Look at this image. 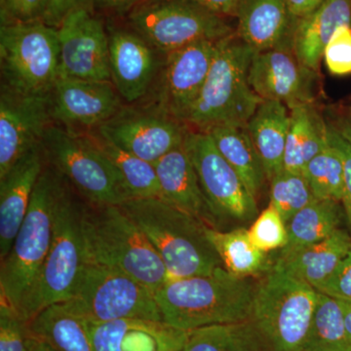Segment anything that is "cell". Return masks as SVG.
<instances>
[{"instance_id": "cell-29", "label": "cell", "mask_w": 351, "mask_h": 351, "mask_svg": "<svg viewBox=\"0 0 351 351\" xmlns=\"http://www.w3.org/2000/svg\"><path fill=\"white\" fill-rule=\"evenodd\" d=\"M245 186L257 199L267 179L265 168L246 126L221 125L206 131Z\"/></svg>"}, {"instance_id": "cell-37", "label": "cell", "mask_w": 351, "mask_h": 351, "mask_svg": "<svg viewBox=\"0 0 351 351\" xmlns=\"http://www.w3.org/2000/svg\"><path fill=\"white\" fill-rule=\"evenodd\" d=\"M248 234L253 244L265 253L282 250L288 243L287 223L271 204L256 219Z\"/></svg>"}, {"instance_id": "cell-21", "label": "cell", "mask_w": 351, "mask_h": 351, "mask_svg": "<svg viewBox=\"0 0 351 351\" xmlns=\"http://www.w3.org/2000/svg\"><path fill=\"white\" fill-rule=\"evenodd\" d=\"M88 327L96 351H181L191 332L147 319L88 321Z\"/></svg>"}, {"instance_id": "cell-23", "label": "cell", "mask_w": 351, "mask_h": 351, "mask_svg": "<svg viewBox=\"0 0 351 351\" xmlns=\"http://www.w3.org/2000/svg\"><path fill=\"white\" fill-rule=\"evenodd\" d=\"M161 198L184 213L214 228L216 215L209 203L184 144L154 163Z\"/></svg>"}, {"instance_id": "cell-28", "label": "cell", "mask_w": 351, "mask_h": 351, "mask_svg": "<svg viewBox=\"0 0 351 351\" xmlns=\"http://www.w3.org/2000/svg\"><path fill=\"white\" fill-rule=\"evenodd\" d=\"M327 131L313 105L291 108L284 170L304 174L307 164L328 145Z\"/></svg>"}, {"instance_id": "cell-1", "label": "cell", "mask_w": 351, "mask_h": 351, "mask_svg": "<svg viewBox=\"0 0 351 351\" xmlns=\"http://www.w3.org/2000/svg\"><path fill=\"white\" fill-rule=\"evenodd\" d=\"M256 287L223 267L207 276L170 279L154 293L164 322L193 331L252 319Z\"/></svg>"}, {"instance_id": "cell-49", "label": "cell", "mask_w": 351, "mask_h": 351, "mask_svg": "<svg viewBox=\"0 0 351 351\" xmlns=\"http://www.w3.org/2000/svg\"><path fill=\"white\" fill-rule=\"evenodd\" d=\"M343 306V316H345V322L346 332L351 341V301H339Z\"/></svg>"}, {"instance_id": "cell-38", "label": "cell", "mask_w": 351, "mask_h": 351, "mask_svg": "<svg viewBox=\"0 0 351 351\" xmlns=\"http://www.w3.org/2000/svg\"><path fill=\"white\" fill-rule=\"evenodd\" d=\"M32 339L29 323L0 300V351H29Z\"/></svg>"}, {"instance_id": "cell-35", "label": "cell", "mask_w": 351, "mask_h": 351, "mask_svg": "<svg viewBox=\"0 0 351 351\" xmlns=\"http://www.w3.org/2000/svg\"><path fill=\"white\" fill-rule=\"evenodd\" d=\"M304 175L316 199L336 202L343 201L345 191L343 158L338 149L330 145L329 142L307 164Z\"/></svg>"}, {"instance_id": "cell-11", "label": "cell", "mask_w": 351, "mask_h": 351, "mask_svg": "<svg viewBox=\"0 0 351 351\" xmlns=\"http://www.w3.org/2000/svg\"><path fill=\"white\" fill-rule=\"evenodd\" d=\"M68 302L89 322L163 321L151 289L125 272L104 265L84 263Z\"/></svg>"}, {"instance_id": "cell-27", "label": "cell", "mask_w": 351, "mask_h": 351, "mask_svg": "<svg viewBox=\"0 0 351 351\" xmlns=\"http://www.w3.org/2000/svg\"><path fill=\"white\" fill-rule=\"evenodd\" d=\"M32 336L58 351H96L88 321L69 302L46 307L29 323Z\"/></svg>"}, {"instance_id": "cell-42", "label": "cell", "mask_w": 351, "mask_h": 351, "mask_svg": "<svg viewBox=\"0 0 351 351\" xmlns=\"http://www.w3.org/2000/svg\"><path fill=\"white\" fill-rule=\"evenodd\" d=\"M328 125V142L332 147H336L341 154L345 171V191H343V202L345 207L346 217L351 228V144L341 138L332 127Z\"/></svg>"}, {"instance_id": "cell-40", "label": "cell", "mask_w": 351, "mask_h": 351, "mask_svg": "<svg viewBox=\"0 0 351 351\" xmlns=\"http://www.w3.org/2000/svg\"><path fill=\"white\" fill-rule=\"evenodd\" d=\"M45 0H0L1 24L43 21Z\"/></svg>"}, {"instance_id": "cell-43", "label": "cell", "mask_w": 351, "mask_h": 351, "mask_svg": "<svg viewBox=\"0 0 351 351\" xmlns=\"http://www.w3.org/2000/svg\"><path fill=\"white\" fill-rule=\"evenodd\" d=\"M82 7H93V0H45L43 22L58 29L69 13Z\"/></svg>"}, {"instance_id": "cell-12", "label": "cell", "mask_w": 351, "mask_h": 351, "mask_svg": "<svg viewBox=\"0 0 351 351\" xmlns=\"http://www.w3.org/2000/svg\"><path fill=\"white\" fill-rule=\"evenodd\" d=\"M184 147L216 217L246 221L257 214V201L206 131L188 130Z\"/></svg>"}, {"instance_id": "cell-33", "label": "cell", "mask_w": 351, "mask_h": 351, "mask_svg": "<svg viewBox=\"0 0 351 351\" xmlns=\"http://www.w3.org/2000/svg\"><path fill=\"white\" fill-rule=\"evenodd\" d=\"M317 293L315 311L302 351H351L341 302Z\"/></svg>"}, {"instance_id": "cell-31", "label": "cell", "mask_w": 351, "mask_h": 351, "mask_svg": "<svg viewBox=\"0 0 351 351\" xmlns=\"http://www.w3.org/2000/svg\"><path fill=\"white\" fill-rule=\"evenodd\" d=\"M205 234L221 258L223 267L232 276L249 278L267 269V253L253 244L248 230L237 228L232 232H221L206 226Z\"/></svg>"}, {"instance_id": "cell-3", "label": "cell", "mask_w": 351, "mask_h": 351, "mask_svg": "<svg viewBox=\"0 0 351 351\" xmlns=\"http://www.w3.org/2000/svg\"><path fill=\"white\" fill-rule=\"evenodd\" d=\"M120 207L149 240L170 279L207 276L223 267L199 219L159 197L131 198Z\"/></svg>"}, {"instance_id": "cell-44", "label": "cell", "mask_w": 351, "mask_h": 351, "mask_svg": "<svg viewBox=\"0 0 351 351\" xmlns=\"http://www.w3.org/2000/svg\"><path fill=\"white\" fill-rule=\"evenodd\" d=\"M221 16H234L241 0H189Z\"/></svg>"}, {"instance_id": "cell-15", "label": "cell", "mask_w": 351, "mask_h": 351, "mask_svg": "<svg viewBox=\"0 0 351 351\" xmlns=\"http://www.w3.org/2000/svg\"><path fill=\"white\" fill-rule=\"evenodd\" d=\"M49 95H29L1 85L0 94V177L40 144L51 125Z\"/></svg>"}, {"instance_id": "cell-45", "label": "cell", "mask_w": 351, "mask_h": 351, "mask_svg": "<svg viewBox=\"0 0 351 351\" xmlns=\"http://www.w3.org/2000/svg\"><path fill=\"white\" fill-rule=\"evenodd\" d=\"M144 0H93V6L110 13H129Z\"/></svg>"}, {"instance_id": "cell-4", "label": "cell", "mask_w": 351, "mask_h": 351, "mask_svg": "<svg viewBox=\"0 0 351 351\" xmlns=\"http://www.w3.org/2000/svg\"><path fill=\"white\" fill-rule=\"evenodd\" d=\"M255 53L237 32L218 41L211 69L184 119V125L199 131L221 125H247L263 101L249 83Z\"/></svg>"}, {"instance_id": "cell-13", "label": "cell", "mask_w": 351, "mask_h": 351, "mask_svg": "<svg viewBox=\"0 0 351 351\" xmlns=\"http://www.w3.org/2000/svg\"><path fill=\"white\" fill-rule=\"evenodd\" d=\"M184 123L157 107L124 108L96 129L120 149L154 164L184 144Z\"/></svg>"}, {"instance_id": "cell-22", "label": "cell", "mask_w": 351, "mask_h": 351, "mask_svg": "<svg viewBox=\"0 0 351 351\" xmlns=\"http://www.w3.org/2000/svg\"><path fill=\"white\" fill-rule=\"evenodd\" d=\"M234 17L237 36L256 52L293 50L298 21L286 0H241Z\"/></svg>"}, {"instance_id": "cell-2", "label": "cell", "mask_w": 351, "mask_h": 351, "mask_svg": "<svg viewBox=\"0 0 351 351\" xmlns=\"http://www.w3.org/2000/svg\"><path fill=\"white\" fill-rule=\"evenodd\" d=\"M82 226L85 263L125 272L154 293L170 280L156 249L121 207L85 201Z\"/></svg>"}, {"instance_id": "cell-34", "label": "cell", "mask_w": 351, "mask_h": 351, "mask_svg": "<svg viewBox=\"0 0 351 351\" xmlns=\"http://www.w3.org/2000/svg\"><path fill=\"white\" fill-rule=\"evenodd\" d=\"M90 134L121 175L132 198H161L160 186L154 164L120 149L97 133Z\"/></svg>"}, {"instance_id": "cell-24", "label": "cell", "mask_w": 351, "mask_h": 351, "mask_svg": "<svg viewBox=\"0 0 351 351\" xmlns=\"http://www.w3.org/2000/svg\"><path fill=\"white\" fill-rule=\"evenodd\" d=\"M343 25L351 27V0H325L298 21L293 40L295 57L306 68L317 71L328 41Z\"/></svg>"}, {"instance_id": "cell-5", "label": "cell", "mask_w": 351, "mask_h": 351, "mask_svg": "<svg viewBox=\"0 0 351 351\" xmlns=\"http://www.w3.org/2000/svg\"><path fill=\"white\" fill-rule=\"evenodd\" d=\"M82 201L63 177L53 211V237L49 252L19 315L31 322L46 307L71 299L85 263L82 237Z\"/></svg>"}, {"instance_id": "cell-16", "label": "cell", "mask_w": 351, "mask_h": 351, "mask_svg": "<svg viewBox=\"0 0 351 351\" xmlns=\"http://www.w3.org/2000/svg\"><path fill=\"white\" fill-rule=\"evenodd\" d=\"M218 41H197L168 53L156 106L184 123L211 69Z\"/></svg>"}, {"instance_id": "cell-19", "label": "cell", "mask_w": 351, "mask_h": 351, "mask_svg": "<svg viewBox=\"0 0 351 351\" xmlns=\"http://www.w3.org/2000/svg\"><path fill=\"white\" fill-rule=\"evenodd\" d=\"M112 82L127 103L142 99L158 71L154 49L134 31L108 27Z\"/></svg>"}, {"instance_id": "cell-32", "label": "cell", "mask_w": 351, "mask_h": 351, "mask_svg": "<svg viewBox=\"0 0 351 351\" xmlns=\"http://www.w3.org/2000/svg\"><path fill=\"white\" fill-rule=\"evenodd\" d=\"M181 351H267L253 321L193 330Z\"/></svg>"}, {"instance_id": "cell-10", "label": "cell", "mask_w": 351, "mask_h": 351, "mask_svg": "<svg viewBox=\"0 0 351 351\" xmlns=\"http://www.w3.org/2000/svg\"><path fill=\"white\" fill-rule=\"evenodd\" d=\"M128 22L132 31L165 54L235 34L225 16L189 0H144L128 13Z\"/></svg>"}, {"instance_id": "cell-8", "label": "cell", "mask_w": 351, "mask_h": 351, "mask_svg": "<svg viewBox=\"0 0 351 351\" xmlns=\"http://www.w3.org/2000/svg\"><path fill=\"white\" fill-rule=\"evenodd\" d=\"M317 291L274 265L256 286L252 321L267 351H302Z\"/></svg>"}, {"instance_id": "cell-14", "label": "cell", "mask_w": 351, "mask_h": 351, "mask_svg": "<svg viewBox=\"0 0 351 351\" xmlns=\"http://www.w3.org/2000/svg\"><path fill=\"white\" fill-rule=\"evenodd\" d=\"M59 77L110 82L108 34L92 12V7L76 9L58 27Z\"/></svg>"}, {"instance_id": "cell-25", "label": "cell", "mask_w": 351, "mask_h": 351, "mask_svg": "<svg viewBox=\"0 0 351 351\" xmlns=\"http://www.w3.org/2000/svg\"><path fill=\"white\" fill-rule=\"evenodd\" d=\"M290 110L281 101H262L246 128L265 168L267 181L284 169Z\"/></svg>"}, {"instance_id": "cell-18", "label": "cell", "mask_w": 351, "mask_h": 351, "mask_svg": "<svg viewBox=\"0 0 351 351\" xmlns=\"http://www.w3.org/2000/svg\"><path fill=\"white\" fill-rule=\"evenodd\" d=\"M248 78L252 89L263 101H281L289 110L313 105L316 71L304 66L293 50L256 52Z\"/></svg>"}, {"instance_id": "cell-36", "label": "cell", "mask_w": 351, "mask_h": 351, "mask_svg": "<svg viewBox=\"0 0 351 351\" xmlns=\"http://www.w3.org/2000/svg\"><path fill=\"white\" fill-rule=\"evenodd\" d=\"M269 182L270 204L282 216L286 223L315 199L304 174L283 169Z\"/></svg>"}, {"instance_id": "cell-20", "label": "cell", "mask_w": 351, "mask_h": 351, "mask_svg": "<svg viewBox=\"0 0 351 351\" xmlns=\"http://www.w3.org/2000/svg\"><path fill=\"white\" fill-rule=\"evenodd\" d=\"M46 158L38 144L0 177V258L8 255L31 204Z\"/></svg>"}, {"instance_id": "cell-41", "label": "cell", "mask_w": 351, "mask_h": 351, "mask_svg": "<svg viewBox=\"0 0 351 351\" xmlns=\"http://www.w3.org/2000/svg\"><path fill=\"white\" fill-rule=\"evenodd\" d=\"M316 291L338 301H351V251Z\"/></svg>"}, {"instance_id": "cell-47", "label": "cell", "mask_w": 351, "mask_h": 351, "mask_svg": "<svg viewBox=\"0 0 351 351\" xmlns=\"http://www.w3.org/2000/svg\"><path fill=\"white\" fill-rule=\"evenodd\" d=\"M329 126L351 144V108H345L338 113Z\"/></svg>"}, {"instance_id": "cell-7", "label": "cell", "mask_w": 351, "mask_h": 351, "mask_svg": "<svg viewBox=\"0 0 351 351\" xmlns=\"http://www.w3.org/2000/svg\"><path fill=\"white\" fill-rule=\"evenodd\" d=\"M46 162L57 170L86 202L120 205L132 196L117 168L91 134L51 124L41 141Z\"/></svg>"}, {"instance_id": "cell-17", "label": "cell", "mask_w": 351, "mask_h": 351, "mask_svg": "<svg viewBox=\"0 0 351 351\" xmlns=\"http://www.w3.org/2000/svg\"><path fill=\"white\" fill-rule=\"evenodd\" d=\"M110 82L59 77L51 90L50 115L66 130H96L123 107Z\"/></svg>"}, {"instance_id": "cell-6", "label": "cell", "mask_w": 351, "mask_h": 351, "mask_svg": "<svg viewBox=\"0 0 351 351\" xmlns=\"http://www.w3.org/2000/svg\"><path fill=\"white\" fill-rule=\"evenodd\" d=\"M63 176L46 162L11 250L1 260L0 300L20 313L49 252L53 211Z\"/></svg>"}, {"instance_id": "cell-46", "label": "cell", "mask_w": 351, "mask_h": 351, "mask_svg": "<svg viewBox=\"0 0 351 351\" xmlns=\"http://www.w3.org/2000/svg\"><path fill=\"white\" fill-rule=\"evenodd\" d=\"M325 0H286L291 15L299 21L313 12Z\"/></svg>"}, {"instance_id": "cell-48", "label": "cell", "mask_w": 351, "mask_h": 351, "mask_svg": "<svg viewBox=\"0 0 351 351\" xmlns=\"http://www.w3.org/2000/svg\"><path fill=\"white\" fill-rule=\"evenodd\" d=\"M29 351H58L56 348H53L49 343H46L43 339L36 338L32 336Z\"/></svg>"}, {"instance_id": "cell-9", "label": "cell", "mask_w": 351, "mask_h": 351, "mask_svg": "<svg viewBox=\"0 0 351 351\" xmlns=\"http://www.w3.org/2000/svg\"><path fill=\"white\" fill-rule=\"evenodd\" d=\"M1 85L29 95H49L59 78L58 29L43 21L0 27Z\"/></svg>"}, {"instance_id": "cell-30", "label": "cell", "mask_w": 351, "mask_h": 351, "mask_svg": "<svg viewBox=\"0 0 351 351\" xmlns=\"http://www.w3.org/2000/svg\"><path fill=\"white\" fill-rule=\"evenodd\" d=\"M341 218L339 202L315 198L288 221V243L280 257L326 239L339 230Z\"/></svg>"}, {"instance_id": "cell-39", "label": "cell", "mask_w": 351, "mask_h": 351, "mask_svg": "<svg viewBox=\"0 0 351 351\" xmlns=\"http://www.w3.org/2000/svg\"><path fill=\"white\" fill-rule=\"evenodd\" d=\"M323 58L328 71L334 75L351 73V27L343 25L328 41Z\"/></svg>"}, {"instance_id": "cell-26", "label": "cell", "mask_w": 351, "mask_h": 351, "mask_svg": "<svg viewBox=\"0 0 351 351\" xmlns=\"http://www.w3.org/2000/svg\"><path fill=\"white\" fill-rule=\"evenodd\" d=\"M350 251V235L339 228L318 243L279 257L276 267L317 290Z\"/></svg>"}]
</instances>
